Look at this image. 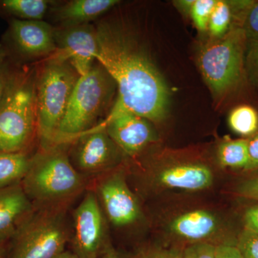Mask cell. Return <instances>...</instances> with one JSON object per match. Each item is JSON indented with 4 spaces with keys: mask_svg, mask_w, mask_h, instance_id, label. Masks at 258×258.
I'll return each mask as SVG.
<instances>
[{
    "mask_svg": "<svg viewBox=\"0 0 258 258\" xmlns=\"http://www.w3.org/2000/svg\"><path fill=\"white\" fill-rule=\"evenodd\" d=\"M96 30V61L118 87V98L108 115L130 112L152 121L164 119L169 89L147 54L118 27L102 23Z\"/></svg>",
    "mask_w": 258,
    "mask_h": 258,
    "instance_id": "1",
    "label": "cell"
},
{
    "mask_svg": "<svg viewBox=\"0 0 258 258\" xmlns=\"http://www.w3.org/2000/svg\"><path fill=\"white\" fill-rule=\"evenodd\" d=\"M35 72L13 69L0 103V153L23 152L37 131Z\"/></svg>",
    "mask_w": 258,
    "mask_h": 258,
    "instance_id": "2",
    "label": "cell"
},
{
    "mask_svg": "<svg viewBox=\"0 0 258 258\" xmlns=\"http://www.w3.org/2000/svg\"><path fill=\"white\" fill-rule=\"evenodd\" d=\"M21 185L30 201L55 209L81 192L85 179L64 152L51 147L31 159Z\"/></svg>",
    "mask_w": 258,
    "mask_h": 258,
    "instance_id": "3",
    "label": "cell"
},
{
    "mask_svg": "<svg viewBox=\"0 0 258 258\" xmlns=\"http://www.w3.org/2000/svg\"><path fill=\"white\" fill-rule=\"evenodd\" d=\"M79 75L56 52L37 77V132L45 149L56 143L59 127Z\"/></svg>",
    "mask_w": 258,
    "mask_h": 258,
    "instance_id": "4",
    "label": "cell"
},
{
    "mask_svg": "<svg viewBox=\"0 0 258 258\" xmlns=\"http://www.w3.org/2000/svg\"><path fill=\"white\" fill-rule=\"evenodd\" d=\"M114 81L97 62L79 76L59 127L57 142L79 137L98 125L113 96Z\"/></svg>",
    "mask_w": 258,
    "mask_h": 258,
    "instance_id": "5",
    "label": "cell"
},
{
    "mask_svg": "<svg viewBox=\"0 0 258 258\" xmlns=\"http://www.w3.org/2000/svg\"><path fill=\"white\" fill-rule=\"evenodd\" d=\"M246 42L242 28H235L221 38L209 42L200 51L199 67L215 94L227 92L240 81Z\"/></svg>",
    "mask_w": 258,
    "mask_h": 258,
    "instance_id": "6",
    "label": "cell"
},
{
    "mask_svg": "<svg viewBox=\"0 0 258 258\" xmlns=\"http://www.w3.org/2000/svg\"><path fill=\"white\" fill-rule=\"evenodd\" d=\"M69 240L62 215L55 208L43 209L32 214L15 234L11 258H55Z\"/></svg>",
    "mask_w": 258,
    "mask_h": 258,
    "instance_id": "7",
    "label": "cell"
},
{
    "mask_svg": "<svg viewBox=\"0 0 258 258\" xmlns=\"http://www.w3.org/2000/svg\"><path fill=\"white\" fill-rule=\"evenodd\" d=\"M111 247L98 197L88 191L74 211L72 252L80 258H99Z\"/></svg>",
    "mask_w": 258,
    "mask_h": 258,
    "instance_id": "8",
    "label": "cell"
},
{
    "mask_svg": "<svg viewBox=\"0 0 258 258\" xmlns=\"http://www.w3.org/2000/svg\"><path fill=\"white\" fill-rule=\"evenodd\" d=\"M7 38L15 52L25 58L52 55L57 51L55 31L42 20L13 19Z\"/></svg>",
    "mask_w": 258,
    "mask_h": 258,
    "instance_id": "9",
    "label": "cell"
},
{
    "mask_svg": "<svg viewBox=\"0 0 258 258\" xmlns=\"http://www.w3.org/2000/svg\"><path fill=\"white\" fill-rule=\"evenodd\" d=\"M57 52L67 58L80 76L96 63L98 45L96 28L88 24L68 26L55 32Z\"/></svg>",
    "mask_w": 258,
    "mask_h": 258,
    "instance_id": "10",
    "label": "cell"
},
{
    "mask_svg": "<svg viewBox=\"0 0 258 258\" xmlns=\"http://www.w3.org/2000/svg\"><path fill=\"white\" fill-rule=\"evenodd\" d=\"M94 128L104 129L115 145L130 156L138 154L156 139L148 120L130 112L108 115Z\"/></svg>",
    "mask_w": 258,
    "mask_h": 258,
    "instance_id": "11",
    "label": "cell"
},
{
    "mask_svg": "<svg viewBox=\"0 0 258 258\" xmlns=\"http://www.w3.org/2000/svg\"><path fill=\"white\" fill-rule=\"evenodd\" d=\"M96 196L101 200L107 216L113 225L133 224L141 215L138 201L120 174L104 178L97 184Z\"/></svg>",
    "mask_w": 258,
    "mask_h": 258,
    "instance_id": "12",
    "label": "cell"
},
{
    "mask_svg": "<svg viewBox=\"0 0 258 258\" xmlns=\"http://www.w3.org/2000/svg\"><path fill=\"white\" fill-rule=\"evenodd\" d=\"M78 138L75 157L78 167L83 172L98 174L114 163L116 145L104 129H91Z\"/></svg>",
    "mask_w": 258,
    "mask_h": 258,
    "instance_id": "13",
    "label": "cell"
},
{
    "mask_svg": "<svg viewBox=\"0 0 258 258\" xmlns=\"http://www.w3.org/2000/svg\"><path fill=\"white\" fill-rule=\"evenodd\" d=\"M32 205L21 182L0 189V242L15 237L24 222L31 216Z\"/></svg>",
    "mask_w": 258,
    "mask_h": 258,
    "instance_id": "14",
    "label": "cell"
},
{
    "mask_svg": "<svg viewBox=\"0 0 258 258\" xmlns=\"http://www.w3.org/2000/svg\"><path fill=\"white\" fill-rule=\"evenodd\" d=\"M158 179L166 187L198 191L212 184L213 174L208 166L183 164L164 169L159 174Z\"/></svg>",
    "mask_w": 258,
    "mask_h": 258,
    "instance_id": "15",
    "label": "cell"
},
{
    "mask_svg": "<svg viewBox=\"0 0 258 258\" xmlns=\"http://www.w3.org/2000/svg\"><path fill=\"white\" fill-rule=\"evenodd\" d=\"M218 220L211 212L199 210L183 214L171 222V230L178 237L191 242H204L216 232Z\"/></svg>",
    "mask_w": 258,
    "mask_h": 258,
    "instance_id": "16",
    "label": "cell"
},
{
    "mask_svg": "<svg viewBox=\"0 0 258 258\" xmlns=\"http://www.w3.org/2000/svg\"><path fill=\"white\" fill-rule=\"evenodd\" d=\"M118 3L116 0H74L59 8L57 17L66 27L88 24Z\"/></svg>",
    "mask_w": 258,
    "mask_h": 258,
    "instance_id": "17",
    "label": "cell"
},
{
    "mask_svg": "<svg viewBox=\"0 0 258 258\" xmlns=\"http://www.w3.org/2000/svg\"><path fill=\"white\" fill-rule=\"evenodd\" d=\"M31 159L25 153H0V189L20 183Z\"/></svg>",
    "mask_w": 258,
    "mask_h": 258,
    "instance_id": "18",
    "label": "cell"
},
{
    "mask_svg": "<svg viewBox=\"0 0 258 258\" xmlns=\"http://www.w3.org/2000/svg\"><path fill=\"white\" fill-rule=\"evenodd\" d=\"M45 0H3L0 10L6 14L25 20H42L48 9Z\"/></svg>",
    "mask_w": 258,
    "mask_h": 258,
    "instance_id": "19",
    "label": "cell"
},
{
    "mask_svg": "<svg viewBox=\"0 0 258 258\" xmlns=\"http://www.w3.org/2000/svg\"><path fill=\"white\" fill-rule=\"evenodd\" d=\"M218 159L223 167L245 169L248 163L247 139L227 141L220 144Z\"/></svg>",
    "mask_w": 258,
    "mask_h": 258,
    "instance_id": "20",
    "label": "cell"
},
{
    "mask_svg": "<svg viewBox=\"0 0 258 258\" xmlns=\"http://www.w3.org/2000/svg\"><path fill=\"white\" fill-rule=\"evenodd\" d=\"M229 125L235 133L243 137L253 136L258 131V113L253 107L241 105L229 115Z\"/></svg>",
    "mask_w": 258,
    "mask_h": 258,
    "instance_id": "21",
    "label": "cell"
},
{
    "mask_svg": "<svg viewBox=\"0 0 258 258\" xmlns=\"http://www.w3.org/2000/svg\"><path fill=\"white\" fill-rule=\"evenodd\" d=\"M232 20V9L230 5L227 2L219 0L216 1L212 10L208 28L213 37L225 36L228 32Z\"/></svg>",
    "mask_w": 258,
    "mask_h": 258,
    "instance_id": "22",
    "label": "cell"
},
{
    "mask_svg": "<svg viewBox=\"0 0 258 258\" xmlns=\"http://www.w3.org/2000/svg\"><path fill=\"white\" fill-rule=\"evenodd\" d=\"M216 0H195L190 8L191 18L200 31L208 28L209 22Z\"/></svg>",
    "mask_w": 258,
    "mask_h": 258,
    "instance_id": "23",
    "label": "cell"
},
{
    "mask_svg": "<svg viewBox=\"0 0 258 258\" xmlns=\"http://www.w3.org/2000/svg\"><path fill=\"white\" fill-rule=\"evenodd\" d=\"M236 246L244 258H258V235L253 232L244 229Z\"/></svg>",
    "mask_w": 258,
    "mask_h": 258,
    "instance_id": "24",
    "label": "cell"
},
{
    "mask_svg": "<svg viewBox=\"0 0 258 258\" xmlns=\"http://www.w3.org/2000/svg\"><path fill=\"white\" fill-rule=\"evenodd\" d=\"M242 28L245 35L246 41H257L258 2H253L247 10Z\"/></svg>",
    "mask_w": 258,
    "mask_h": 258,
    "instance_id": "25",
    "label": "cell"
},
{
    "mask_svg": "<svg viewBox=\"0 0 258 258\" xmlns=\"http://www.w3.org/2000/svg\"><path fill=\"white\" fill-rule=\"evenodd\" d=\"M215 247L208 242H195L183 249L181 258H215Z\"/></svg>",
    "mask_w": 258,
    "mask_h": 258,
    "instance_id": "26",
    "label": "cell"
},
{
    "mask_svg": "<svg viewBox=\"0 0 258 258\" xmlns=\"http://www.w3.org/2000/svg\"><path fill=\"white\" fill-rule=\"evenodd\" d=\"M246 68L251 82L258 88V40L249 42L246 56Z\"/></svg>",
    "mask_w": 258,
    "mask_h": 258,
    "instance_id": "27",
    "label": "cell"
},
{
    "mask_svg": "<svg viewBox=\"0 0 258 258\" xmlns=\"http://www.w3.org/2000/svg\"><path fill=\"white\" fill-rule=\"evenodd\" d=\"M183 249L177 247H151L143 249L137 255V258H181Z\"/></svg>",
    "mask_w": 258,
    "mask_h": 258,
    "instance_id": "28",
    "label": "cell"
},
{
    "mask_svg": "<svg viewBox=\"0 0 258 258\" xmlns=\"http://www.w3.org/2000/svg\"><path fill=\"white\" fill-rule=\"evenodd\" d=\"M237 193L242 198L258 201V176L246 180L239 185Z\"/></svg>",
    "mask_w": 258,
    "mask_h": 258,
    "instance_id": "29",
    "label": "cell"
},
{
    "mask_svg": "<svg viewBox=\"0 0 258 258\" xmlns=\"http://www.w3.org/2000/svg\"><path fill=\"white\" fill-rule=\"evenodd\" d=\"M248 163L245 170L258 169V132L247 139Z\"/></svg>",
    "mask_w": 258,
    "mask_h": 258,
    "instance_id": "30",
    "label": "cell"
},
{
    "mask_svg": "<svg viewBox=\"0 0 258 258\" xmlns=\"http://www.w3.org/2000/svg\"><path fill=\"white\" fill-rule=\"evenodd\" d=\"M215 258H244L236 244H220L215 247Z\"/></svg>",
    "mask_w": 258,
    "mask_h": 258,
    "instance_id": "31",
    "label": "cell"
},
{
    "mask_svg": "<svg viewBox=\"0 0 258 258\" xmlns=\"http://www.w3.org/2000/svg\"><path fill=\"white\" fill-rule=\"evenodd\" d=\"M244 221V229L258 235V205L251 207L246 210Z\"/></svg>",
    "mask_w": 258,
    "mask_h": 258,
    "instance_id": "32",
    "label": "cell"
},
{
    "mask_svg": "<svg viewBox=\"0 0 258 258\" xmlns=\"http://www.w3.org/2000/svg\"><path fill=\"white\" fill-rule=\"evenodd\" d=\"M13 70V69L10 66L8 60L0 69V103H1L2 99H3L5 88H6L7 84H8V80L10 79Z\"/></svg>",
    "mask_w": 258,
    "mask_h": 258,
    "instance_id": "33",
    "label": "cell"
},
{
    "mask_svg": "<svg viewBox=\"0 0 258 258\" xmlns=\"http://www.w3.org/2000/svg\"><path fill=\"white\" fill-rule=\"evenodd\" d=\"M99 258H137V256L133 257V256L128 255L122 252H118L115 250L114 248L111 247L109 249H107L105 253L102 254Z\"/></svg>",
    "mask_w": 258,
    "mask_h": 258,
    "instance_id": "34",
    "label": "cell"
},
{
    "mask_svg": "<svg viewBox=\"0 0 258 258\" xmlns=\"http://www.w3.org/2000/svg\"><path fill=\"white\" fill-rule=\"evenodd\" d=\"M8 53L6 48H5L4 45L0 44V69H1V68L6 63L7 61L8 60Z\"/></svg>",
    "mask_w": 258,
    "mask_h": 258,
    "instance_id": "35",
    "label": "cell"
},
{
    "mask_svg": "<svg viewBox=\"0 0 258 258\" xmlns=\"http://www.w3.org/2000/svg\"><path fill=\"white\" fill-rule=\"evenodd\" d=\"M55 258H80L74 254V252H71V251L64 250L62 253L57 255Z\"/></svg>",
    "mask_w": 258,
    "mask_h": 258,
    "instance_id": "36",
    "label": "cell"
},
{
    "mask_svg": "<svg viewBox=\"0 0 258 258\" xmlns=\"http://www.w3.org/2000/svg\"><path fill=\"white\" fill-rule=\"evenodd\" d=\"M0 258H3V250L2 248V242H0Z\"/></svg>",
    "mask_w": 258,
    "mask_h": 258,
    "instance_id": "37",
    "label": "cell"
}]
</instances>
